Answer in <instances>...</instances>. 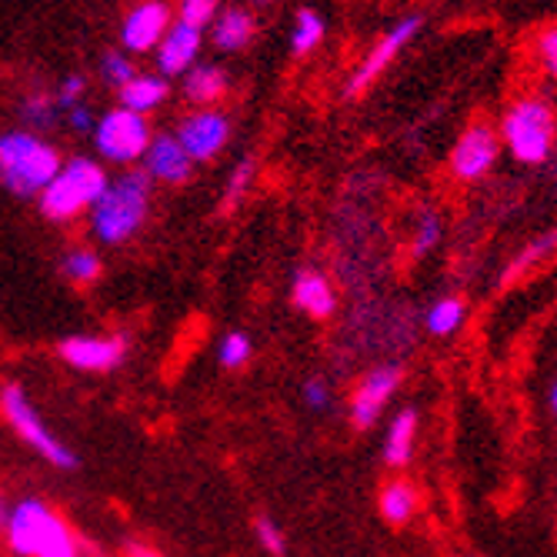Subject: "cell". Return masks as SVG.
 Returning <instances> with one entry per match:
<instances>
[{
  "mask_svg": "<svg viewBox=\"0 0 557 557\" xmlns=\"http://www.w3.org/2000/svg\"><path fill=\"white\" fill-rule=\"evenodd\" d=\"M400 387V368L397 364H381L374 371L364 374V381L358 384V391H354L350 397V421L354 428H374L381 411H384V404L394 397V391Z\"/></svg>",
  "mask_w": 557,
  "mask_h": 557,
  "instance_id": "4fadbf2b",
  "label": "cell"
},
{
  "mask_svg": "<svg viewBox=\"0 0 557 557\" xmlns=\"http://www.w3.org/2000/svg\"><path fill=\"white\" fill-rule=\"evenodd\" d=\"M414 441H418V411L404 408L391 418L384 434V465L404 468L414 458Z\"/></svg>",
  "mask_w": 557,
  "mask_h": 557,
  "instance_id": "ffe728a7",
  "label": "cell"
},
{
  "mask_svg": "<svg viewBox=\"0 0 557 557\" xmlns=\"http://www.w3.org/2000/svg\"><path fill=\"white\" fill-rule=\"evenodd\" d=\"M290 300H294V308H300L314 321H327L337 311V290H334L331 277L314 271V268H304V271L294 274Z\"/></svg>",
  "mask_w": 557,
  "mask_h": 557,
  "instance_id": "2e32d148",
  "label": "cell"
},
{
  "mask_svg": "<svg viewBox=\"0 0 557 557\" xmlns=\"http://www.w3.org/2000/svg\"><path fill=\"white\" fill-rule=\"evenodd\" d=\"M21 121H24V131L44 137V131H50V127L61 121V111L54 104V94H44V90L27 94L21 100Z\"/></svg>",
  "mask_w": 557,
  "mask_h": 557,
  "instance_id": "cb8c5ba5",
  "label": "cell"
},
{
  "mask_svg": "<svg viewBox=\"0 0 557 557\" xmlns=\"http://www.w3.org/2000/svg\"><path fill=\"white\" fill-rule=\"evenodd\" d=\"M421 24H424V17L421 14H408V17H400L374 47H371V54L361 61V67L350 74V81H347V87H344V94L347 97H358V94H364L384 71H387V64L400 54L404 47H408L418 34H421Z\"/></svg>",
  "mask_w": 557,
  "mask_h": 557,
  "instance_id": "30bf717a",
  "label": "cell"
},
{
  "mask_svg": "<svg viewBox=\"0 0 557 557\" xmlns=\"http://www.w3.org/2000/svg\"><path fill=\"white\" fill-rule=\"evenodd\" d=\"M84 94H87V81H84L81 74H67V77L58 84V90H54V104H58V111L64 114V111L84 104Z\"/></svg>",
  "mask_w": 557,
  "mask_h": 557,
  "instance_id": "4dcf8cb0",
  "label": "cell"
},
{
  "mask_svg": "<svg viewBox=\"0 0 557 557\" xmlns=\"http://www.w3.org/2000/svg\"><path fill=\"white\" fill-rule=\"evenodd\" d=\"M124 557H164V554H161V550H154V547H147V544L127 541V544H124Z\"/></svg>",
  "mask_w": 557,
  "mask_h": 557,
  "instance_id": "8d00e7d4",
  "label": "cell"
},
{
  "mask_svg": "<svg viewBox=\"0 0 557 557\" xmlns=\"http://www.w3.org/2000/svg\"><path fill=\"white\" fill-rule=\"evenodd\" d=\"M200 47H205V30H194L181 21H174L164 34V40L154 50V61H158V74L164 81L171 77H184L197 58H200Z\"/></svg>",
  "mask_w": 557,
  "mask_h": 557,
  "instance_id": "9a60e30c",
  "label": "cell"
},
{
  "mask_svg": "<svg viewBox=\"0 0 557 557\" xmlns=\"http://www.w3.org/2000/svg\"><path fill=\"white\" fill-rule=\"evenodd\" d=\"M300 397L311 411H327L331 408V384L324 377H308L300 387Z\"/></svg>",
  "mask_w": 557,
  "mask_h": 557,
  "instance_id": "d6a6232c",
  "label": "cell"
},
{
  "mask_svg": "<svg viewBox=\"0 0 557 557\" xmlns=\"http://www.w3.org/2000/svg\"><path fill=\"white\" fill-rule=\"evenodd\" d=\"M64 158L61 150L40 134L24 127L0 131V184L21 200H37L40 190L54 181Z\"/></svg>",
  "mask_w": 557,
  "mask_h": 557,
  "instance_id": "3957f363",
  "label": "cell"
},
{
  "mask_svg": "<svg viewBox=\"0 0 557 557\" xmlns=\"http://www.w3.org/2000/svg\"><path fill=\"white\" fill-rule=\"evenodd\" d=\"M258 34V17L247 8H221L211 21V44L221 54H237V50L250 47Z\"/></svg>",
  "mask_w": 557,
  "mask_h": 557,
  "instance_id": "e0dca14e",
  "label": "cell"
},
{
  "mask_svg": "<svg viewBox=\"0 0 557 557\" xmlns=\"http://www.w3.org/2000/svg\"><path fill=\"white\" fill-rule=\"evenodd\" d=\"M550 408H554V414H557V381H554V387H550Z\"/></svg>",
  "mask_w": 557,
  "mask_h": 557,
  "instance_id": "ab89813d",
  "label": "cell"
},
{
  "mask_svg": "<svg viewBox=\"0 0 557 557\" xmlns=\"http://www.w3.org/2000/svg\"><path fill=\"white\" fill-rule=\"evenodd\" d=\"M174 137L181 140L194 164L214 161L231 140V117L218 108H197L187 117H181Z\"/></svg>",
  "mask_w": 557,
  "mask_h": 557,
  "instance_id": "9c48e42d",
  "label": "cell"
},
{
  "mask_svg": "<svg viewBox=\"0 0 557 557\" xmlns=\"http://www.w3.org/2000/svg\"><path fill=\"white\" fill-rule=\"evenodd\" d=\"M255 177H258V161L255 158H244L234 171H231V177H227V187H224V197H221V208L224 211H234L240 200H244V194L250 190V184H255Z\"/></svg>",
  "mask_w": 557,
  "mask_h": 557,
  "instance_id": "484cf974",
  "label": "cell"
},
{
  "mask_svg": "<svg viewBox=\"0 0 557 557\" xmlns=\"http://www.w3.org/2000/svg\"><path fill=\"white\" fill-rule=\"evenodd\" d=\"M0 414H4V421L14 428V434L37 454L40 461H47L50 468H58V471H77L81 461H77L74 447L64 444L54 431L44 424L30 394L17 381H8L4 387H0Z\"/></svg>",
  "mask_w": 557,
  "mask_h": 557,
  "instance_id": "8992f818",
  "label": "cell"
},
{
  "mask_svg": "<svg viewBox=\"0 0 557 557\" xmlns=\"http://www.w3.org/2000/svg\"><path fill=\"white\" fill-rule=\"evenodd\" d=\"M218 11H221V0H181L174 21H181L194 30H208L211 21L218 17Z\"/></svg>",
  "mask_w": 557,
  "mask_h": 557,
  "instance_id": "83f0119b",
  "label": "cell"
},
{
  "mask_svg": "<svg viewBox=\"0 0 557 557\" xmlns=\"http://www.w3.org/2000/svg\"><path fill=\"white\" fill-rule=\"evenodd\" d=\"M465 314H468V308H465V300H461V297H441V300H434L431 308H428L424 327H428L434 337H450L454 331H458V327L465 324Z\"/></svg>",
  "mask_w": 557,
  "mask_h": 557,
  "instance_id": "d4e9b609",
  "label": "cell"
},
{
  "mask_svg": "<svg viewBox=\"0 0 557 557\" xmlns=\"http://www.w3.org/2000/svg\"><path fill=\"white\" fill-rule=\"evenodd\" d=\"M61 117H64V124H67L74 134H90V131H94V121H97L94 111H90L87 104H77V108L64 111Z\"/></svg>",
  "mask_w": 557,
  "mask_h": 557,
  "instance_id": "e575fe53",
  "label": "cell"
},
{
  "mask_svg": "<svg viewBox=\"0 0 557 557\" xmlns=\"http://www.w3.org/2000/svg\"><path fill=\"white\" fill-rule=\"evenodd\" d=\"M140 171L150 177V184H187L194 174V161L187 158V150L174 137V131H161L150 137L147 154L140 158Z\"/></svg>",
  "mask_w": 557,
  "mask_h": 557,
  "instance_id": "5bb4252c",
  "label": "cell"
},
{
  "mask_svg": "<svg viewBox=\"0 0 557 557\" xmlns=\"http://www.w3.org/2000/svg\"><path fill=\"white\" fill-rule=\"evenodd\" d=\"M134 74H137V67L124 50H108V54L100 58V77H104V84H111L114 90H121Z\"/></svg>",
  "mask_w": 557,
  "mask_h": 557,
  "instance_id": "f1b7e54d",
  "label": "cell"
},
{
  "mask_svg": "<svg viewBox=\"0 0 557 557\" xmlns=\"http://www.w3.org/2000/svg\"><path fill=\"white\" fill-rule=\"evenodd\" d=\"M184 97L197 108H211L218 100L231 90V77L221 64H194L184 77Z\"/></svg>",
  "mask_w": 557,
  "mask_h": 557,
  "instance_id": "d6986e66",
  "label": "cell"
},
{
  "mask_svg": "<svg viewBox=\"0 0 557 557\" xmlns=\"http://www.w3.org/2000/svg\"><path fill=\"white\" fill-rule=\"evenodd\" d=\"M327 34V21L324 14H318L314 8H300L294 14V27H290V54L294 58H308L318 50V44Z\"/></svg>",
  "mask_w": 557,
  "mask_h": 557,
  "instance_id": "7402d4cb",
  "label": "cell"
},
{
  "mask_svg": "<svg viewBox=\"0 0 557 557\" xmlns=\"http://www.w3.org/2000/svg\"><path fill=\"white\" fill-rule=\"evenodd\" d=\"M150 137H154V127L144 114L124 111V108H111L94 121L90 140L97 158H104L108 164L117 168H131L140 164V158L147 154Z\"/></svg>",
  "mask_w": 557,
  "mask_h": 557,
  "instance_id": "52a82bcc",
  "label": "cell"
},
{
  "mask_svg": "<svg viewBox=\"0 0 557 557\" xmlns=\"http://www.w3.org/2000/svg\"><path fill=\"white\" fill-rule=\"evenodd\" d=\"M437 240H441V218L434 211H424L414 231V258H424Z\"/></svg>",
  "mask_w": 557,
  "mask_h": 557,
  "instance_id": "1f68e13d",
  "label": "cell"
},
{
  "mask_svg": "<svg viewBox=\"0 0 557 557\" xmlns=\"http://www.w3.org/2000/svg\"><path fill=\"white\" fill-rule=\"evenodd\" d=\"M537 58H541L544 71L557 81V27H547L537 34Z\"/></svg>",
  "mask_w": 557,
  "mask_h": 557,
  "instance_id": "836d02e7",
  "label": "cell"
},
{
  "mask_svg": "<svg viewBox=\"0 0 557 557\" xmlns=\"http://www.w3.org/2000/svg\"><path fill=\"white\" fill-rule=\"evenodd\" d=\"M108 168L94 161V158H67L61 164V171L54 174L40 197H37V208L47 221L54 224H71L77 218H84L94 205L97 197L104 194L108 187Z\"/></svg>",
  "mask_w": 557,
  "mask_h": 557,
  "instance_id": "277c9868",
  "label": "cell"
},
{
  "mask_svg": "<svg viewBox=\"0 0 557 557\" xmlns=\"http://www.w3.org/2000/svg\"><path fill=\"white\" fill-rule=\"evenodd\" d=\"M61 274L67 284L74 287H90L100 281V274H104V261H100V255L94 247H71L67 255L61 258Z\"/></svg>",
  "mask_w": 557,
  "mask_h": 557,
  "instance_id": "603a6c76",
  "label": "cell"
},
{
  "mask_svg": "<svg viewBox=\"0 0 557 557\" xmlns=\"http://www.w3.org/2000/svg\"><path fill=\"white\" fill-rule=\"evenodd\" d=\"M61 361L84 374H108L127 361V334H74L58 344Z\"/></svg>",
  "mask_w": 557,
  "mask_h": 557,
  "instance_id": "ba28073f",
  "label": "cell"
},
{
  "mask_svg": "<svg viewBox=\"0 0 557 557\" xmlns=\"http://www.w3.org/2000/svg\"><path fill=\"white\" fill-rule=\"evenodd\" d=\"M4 541L17 557H84V541L44 497H21L11 504Z\"/></svg>",
  "mask_w": 557,
  "mask_h": 557,
  "instance_id": "7a4b0ae2",
  "label": "cell"
},
{
  "mask_svg": "<svg viewBox=\"0 0 557 557\" xmlns=\"http://www.w3.org/2000/svg\"><path fill=\"white\" fill-rule=\"evenodd\" d=\"M500 154V137L491 124H471L450 147V174L458 181H478L484 177Z\"/></svg>",
  "mask_w": 557,
  "mask_h": 557,
  "instance_id": "8fae6325",
  "label": "cell"
},
{
  "mask_svg": "<svg viewBox=\"0 0 557 557\" xmlns=\"http://www.w3.org/2000/svg\"><path fill=\"white\" fill-rule=\"evenodd\" d=\"M250 354H255V344H250V337L244 331H227L221 341H218V361L221 368L227 371H237L250 361Z\"/></svg>",
  "mask_w": 557,
  "mask_h": 557,
  "instance_id": "4316f807",
  "label": "cell"
},
{
  "mask_svg": "<svg viewBox=\"0 0 557 557\" xmlns=\"http://www.w3.org/2000/svg\"><path fill=\"white\" fill-rule=\"evenodd\" d=\"M171 24H174V11L168 0H137L124 14L121 44L131 54H150V50H158Z\"/></svg>",
  "mask_w": 557,
  "mask_h": 557,
  "instance_id": "7c38bea8",
  "label": "cell"
},
{
  "mask_svg": "<svg viewBox=\"0 0 557 557\" xmlns=\"http://www.w3.org/2000/svg\"><path fill=\"white\" fill-rule=\"evenodd\" d=\"M500 144L511 150V158L521 164H544L557 137V117L550 100L541 94H524L504 111L497 127Z\"/></svg>",
  "mask_w": 557,
  "mask_h": 557,
  "instance_id": "5b68a950",
  "label": "cell"
},
{
  "mask_svg": "<svg viewBox=\"0 0 557 557\" xmlns=\"http://www.w3.org/2000/svg\"><path fill=\"white\" fill-rule=\"evenodd\" d=\"M255 534H258L261 547H264V550H268L271 557H284V554H287V541H284V531H281V524H277L274 518L261 515V518L255 521Z\"/></svg>",
  "mask_w": 557,
  "mask_h": 557,
  "instance_id": "f546056e",
  "label": "cell"
},
{
  "mask_svg": "<svg viewBox=\"0 0 557 557\" xmlns=\"http://www.w3.org/2000/svg\"><path fill=\"white\" fill-rule=\"evenodd\" d=\"M255 4H271V0H255Z\"/></svg>",
  "mask_w": 557,
  "mask_h": 557,
  "instance_id": "60d3db41",
  "label": "cell"
},
{
  "mask_svg": "<svg viewBox=\"0 0 557 557\" xmlns=\"http://www.w3.org/2000/svg\"><path fill=\"white\" fill-rule=\"evenodd\" d=\"M150 200H154V184L144 171H124L111 177L97 205L87 211V227L94 240L108 247L131 244L150 218Z\"/></svg>",
  "mask_w": 557,
  "mask_h": 557,
  "instance_id": "6da1fadb",
  "label": "cell"
},
{
  "mask_svg": "<svg viewBox=\"0 0 557 557\" xmlns=\"http://www.w3.org/2000/svg\"><path fill=\"white\" fill-rule=\"evenodd\" d=\"M377 504H381V518L387 524H408L418 511L421 494L411 481H391V484H384Z\"/></svg>",
  "mask_w": 557,
  "mask_h": 557,
  "instance_id": "44dd1931",
  "label": "cell"
},
{
  "mask_svg": "<svg viewBox=\"0 0 557 557\" xmlns=\"http://www.w3.org/2000/svg\"><path fill=\"white\" fill-rule=\"evenodd\" d=\"M554 244H557V234H547V237H541L537 244H531L524 255H521V261H518V268H531L534 261H541L547 250H554Z\"/></svg>",
  "mask_w": 557,
  "mask_h": 557,
  "instance_id": "d590c367",
  "label": "cell"
},
{
  "mask_svg": "<svg viewBox=\"0 0 557 557\" xmlns=\"http://www.w3.org/2000/svg\"><path fill=\"white\" fill-rule=\"evenodd\" d=\"M171 94V84L161 77V74H134L121 90H117V100H121V108L124 111H134V114H150V111H158L164 100Z\"/></svg>",
  "mask_w": 557,
  "mask_h": 557,
  "instance_id": "ac0fdd59",
  "label": "cell"
},
{
  "mask_svg": "<svg viewBox=\"0 0 557 557\" xmlns=\"http://www.w3.org/2000/svg\"><path fill=\"white\" fill-rule=\"evenodd\" d=\"M8 515H11V500L0 497V531H4V524H8Z\"/></svg>",
  "mask_w": 557,
  "mask_h": 557,
  "instance_id": "74e56055",
  "label": "cell"
},
{
  "mask_svg": "<svg viewBox=\"0 0 557 557\" xmlns=\"http://www.w3.org/2000/svg\"><path fill=\"white\" fill-rule=\"evenodd\" d=\"M84 557H108V554H100L94 544H87V541H84Z\"/></svg>",
  "mask_w": 557,
  "mask_h": 557,
  "instance_id": "f35d334b",
  "label": "cell"
}]
</instances>
